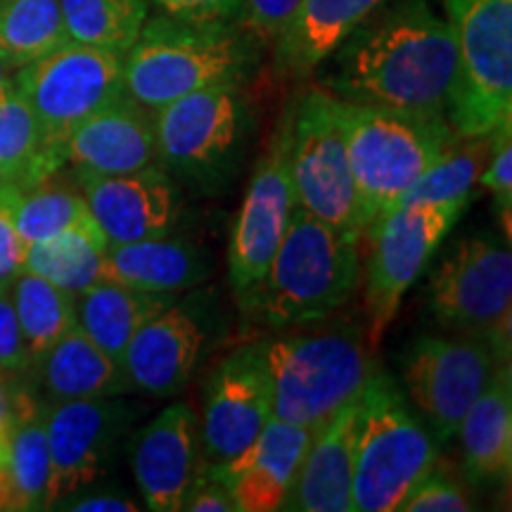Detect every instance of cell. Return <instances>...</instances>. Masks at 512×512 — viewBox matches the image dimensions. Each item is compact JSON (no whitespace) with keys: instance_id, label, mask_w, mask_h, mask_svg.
Listing matches in <instances>:
<instances>
[{"instance_id":"1","label":"cell","mask_w":512,"mask_h":512,"mask_svg":"<svg viewBox=\"0 0 512 512\" xmlns=\"http://www.w3.org/2000/svg\"><path fill=\"white\" fill-rule=\"evenodd\" d=\"M311 76L349 105L446 117L456 79L448 19L437 0H382Z\"/></svg>"},{"instance_id":"2","label":"cell","mask_w":512,"mask_h":512,"mask_svg":"<svg viewBox=\"0 0 512 512\" xmlns=\"http://www.w3.org/2000/svg\"><path fill=\"white\" fill-rule=\"evenodd\" d=\"M330 318L266 339L275 420L320 432L382 370L366 325Z\"/></svg>"},{"instance_id":"3","label":"cell","mask_w":512,"mask_h":512,"mask_svg":"<svg viewBox=\"0 0 512 512\" xmlns=\"http://www.w3.org/2000/svg\"><path fill=\"white\" fill-rule=\"evenodd\" d=\"M256 38L235 19L197 22L159 12L147 17L124 55V91L157 112L183 95L223 83H245L259 67Z\"/></svg>"},{"instance_id":"4","label":"cell","mask_w":512,"mask_h":512,"mask_svg":"<svg viewBox=\"0 0 512 512\" xmlns=\"http://www.w3.org/2000/svg\"><path fill=\"white\" fill-rule=\"evenodd\" d=\"M361 256V238L328 226L297 204L252 316L271 330L335 316L361 287Z\"/></svg>"},{"instance_id":"5","label":"cell","mask_w":512,"mask_h":512,"mask_svg":"<svg viewBox=\"0 0 512 512\" xmlns=\"http://www.w3.org/2000/svg\"><path fill=\"white\" fill-rule=\"evenodd\" d=\"M157 164L192 192L216 197L238 178L252 114L242 83L188 93L152 112Z\"/></svg>"},{"instance_id":"6","label":"cell","mask_w":512,"mask_h":512,"mask_svg":"<svg viewBox=\"0 0 512 512\" xmlns=\"http://www.w3.org/2000/svg\"><path fill=\"white\" fill-rule=\"evenodd\" d=\"M344 138L366 235L458 136L437 114L344 102Z\"/></svg>"},{"instance_id":"7","label":"cell","mask_w":512,"mask_h":512,"mask_svg":"<svg viewBox=\"0 0 512 512\" xmlns=\"http://www.w3.org/2000/svg\"><path fill=\"white\" fill-rule=\"evenodd\" d=\"M439 441L380 370L358 399L351 512H394L439 463Z\"/></svg>"},{"instance_id":"8","label":"cell","mask_w":512,"mask_h":512,"mask_svg":"<svg viewBox=\"0 0 512 512\" xmlns=\"http://www.w3.org/2000/svg\"><path fill=\"white\" fill-rule=\"evenodd\" d=\"M456 46L448 124L458 138L489 136L512 119V0H444Z\"/></svg>"},{"instance_id":"9","label":"cell","mask_w":512,"mask_h":512,"mask_svg":"<svg viewBox=\"0 0 512 512\" xmlns=\"http://www.w3.org/2000/svg\"><path fill=\"white\" fill-rule=\"evenodd\" d=\"M430 311L444 330L482 337L501 361L510 363V242L494 235H470L458 240L432 271Z\"/></svg>"},{"instance_id":"10","label":"cell","mask_w":512,"mask_h":512,"mask_svg":"<svg viewBox=\"0 0 512 512\" xmlns=\"http://www.w3.org/2000/svg\"><path fill=\"white\" fill-rule=\"evenodd\" d=\"M12 88L29 105L55 164L64 143L91 114L124 95V55L69 41L12 74Z\"/></svg>"},{"instance_id":"11","label":"cell","mask_w":512,"mask_h":512,"mask_svg":"<svg viewBox=\"0 0 512 512\" xmlns=\"http://www.w3.org/2000/svg\"><path fill=\"white\" fill-rule=\"evenodd\" d=\"M290 176L299 207L363 242L344 138V102L318 86L290 105Z\"/></svg>"},{"instance_id":"12","label":"cell","mask_w":512,"mask_h":512,"mask_svg":"<svg viewBox=\"0 0 512 512\" xmlns=\"http://www.w3.org/2000/svg\"><path fill=\"white\" fill-rule=\"evenodd\" d=\"M465 209L467 202L401 204L368 226L363 235L368 261L361 280H366V332L375 349L396 318L403 294L427 271Z\"/></svg>"},{"instance_id":"13","label":"cell","mask_w":512,"mask_h":512,"mask_svg":"<svg viewBox=\"0 0 512 512\" xmlns=\"http://www.w3.org/2000/svg\"><path fill=\"white\" fill-rule=\"evenodd\" d=\"M510 366L482 337H418L401 361L403 394L439 444L458 434L460 422L477 396L489 387L498 368Z\"/></svg>"},{"instance_id":"14","label":"cell","mask_w":512,"mask_h":512,"mask_svg":"<svg viewBox=\"0 0 512 512\" xmlns=\"http://www.w3.org/2000/svg\"><path fill=\"white\" fill-rule=\"evenodd\" d=\"M297 207L290 176V107L249 178L228 242V280L240 311L252 316L266 273Z\"/></svg>"},{"instance_id":"15","label":"cell","mask_w":512,"mask_h":512,"mask_svg":"<svg viewBox=\"0 0 512 512\" xmlns=\"http://www.w3.org/2000/svg\"><path fill=\"white\" fill-rule=\"evenodd\" d=\"M145 408L121 396L48 403L50 482L46 510L57 498L105 482Z\"/></svg>"},{"instance_id":"16","label":"cell","mask_w":512,"mask_h":512,"mask_svg":"<svg viewBox=\"0 0 512 512\" xmlns=\"http://www.w3.org/2000/svg\"><path fill=\"white\" fill-rule=\"evenodd\" d=\"M273 418L266 339L233 349L204 384V467H221L252 444Z\"/></svg>"},{"instance_id":"17","label":"cell","mask_w":512,"mask_h":512,"mask_svg":"<svg viewBox=\"0 0 512 512\" xmlns=\"http://www.w3.org/2000/svg\"><path fill=\"white\" fill-rule=\"evenodd\" d=\"M72 178L110 245L159 238L181 223V188L159 164L117 176L72 169Z\"/></svg>"},{"instance_id":"18","label":"cell","mask_w":512,"mask_h":512,"mask_svg":"<svg viewBox=\"0 0 512 512\" xmlns=\"http://www.w3.org/2000/svg\"><path fill=\"white\" fill-rule=\"evenodd\" d=\"M131 470L147 510L178 512L204 472L200 418L188 403H171L128 439Z\"/></svg>"},{"instance_id":"19","label":"cell","mask_w":512,"mask_h":512,"mask_svg":"<svg viewBox=\"0 0 512 512\" xmlns=\"http://www.w3.org/2000/svg\"><path fill=\"white\" fill-rule=\"evenodd\" d=\"M209 342L204 311L176 299L133 335L124 351V366L131 392L150 399L181 394L200 366Z\"/></svg>"},{"instance_id":"20","label":"cell","mask_w":512,"mask_h":512,"mask_svg":"<svg viewBox=\"0 0 512 512\" xmlns=\"http://www.w3.org/2000/svg\"><path fill=\"white\" fill-rule=\"evenodd\" d=\"M316 434L306 427L271 418L264 432L245 451L221 467L204 470L226 484L238 512L283 510Z\"/></svg>"},{"instance_id":"21","label":"cell","mask_w":512,"mask_h":512,"mask_svg":"<svg viewBox=\"0 0 512 512\" xmlns=\"http://www.w3.org/2000/svg\"><path fill=\"white\" fill-rule=\"evenodd\" d=\"M64 164L100 176L157 164L152 112L124 93L74 128L64 143Z\"/></svg>"},{"instance_id":"22","label":"cell","mask_w":512,"mask_h":512,"mask_svg":"<svg viewBox=\"0 0 512 512\" xmlns=\"http://www.w3.org/2000/svg\"><path fill=\"white\" fill-rule=\"evenodd\" d=\"M214 273V259L200 242L185 235L166 233L124 245H110L105 252V280L143 292L181 294L207 283Z\"/></svg>"},{"instance_id":"23","label":"cell","mask_w":512,"mask_h":512,"mask_svg":"<svg viewBox=\"0 0 512 512\" xmlns=\"http://www.w3.org/2000/svg\"><path fill=\"white\" fill-rule=\"evenodd\" d=\"M356 418L358 401L339 411L313 437L283 510L351 512L356 463Z\"/></svg>"},{"instance_id":"24","label":"cell","mask_w":512,"mask_h":512,"mask_svg":"<svg viewBox=\"0 0 512 512\" xmlns=\"http://www.w3.org/2000/svg\"><path fill=\"white\" fill-rule=\"evenodd\" d=\"M380 3L382 0H302L273 43V72L283 79L311 76L339 41Z\"/></svg>"},{"instance_id":"25","label":"cell","mask_w":512,"mask_h":512,"mask_svg":"<svg viewBox=\"0 0 512 512\" xmlns=\"http://www.w3.org/2000/svg\"><path fill=\"white\" fill-rule=\"evenodd\" d=\"M34 373L48 403L131 394L124 366L107 356L79 323L48 349Z\"/></svg>"},{"instance_id":"26","label":"cell","mask_w":512,"mask_h":512,"mask_svg":"<svg viewBox=\"0 0 512 512\" xmlns=\"http://www.w3.org/2000/svg\"><path fill=\"white\" fill-rule=\"evenodd\" d=\"M463 470L472 484L505 482L512 470V377L498 368L458 427Z\"/></svg>"},{"instance_id":"27","label":"cell","mask_w":512,"mask_h":512,"mask_svg":"<svg viewBox=\"0 0 512 512\" xmlns=\"http://www.w3.org/2000/svg\"><path fill=\"white\" fill-rule=\"evenodd\" d=\"M176 299L178 294L143 292L114 280H100L76 297V320L107 356L121 363L133 335Z\"/></svg>"},{"instance_id":"28","label":"cell","mask_w":512,"mask_h":512,"mask_svg":"<svg viewBox=\"0 0 512 512\" xmlns=\"http://www.w3.org/2000/svg\"><path fill=\"white\" fill-rule=\"evenodd\" d=\"M46 408V403L38 401L31 389H24L5 446V465L15 489V510H46L50 482Z\"/></svg>"},{"instance_id":"29","label":"cell","mask_w":512,"mask_h":512,"mask_svg":"<svg viewBox=\"0 0 512 512\" xmlns=\"http://www.w3.org/2000/svg\"><path fill=\"white\" fill-rule=\"evenodd\" d=\"M110 247L102 230H69L55 238L27 245L24 268L60 290L79 297L105 280V252Z\"/></svg>"},{"instance_id":"30","label":"cell","mask_w":512,"mask_h":512,"mask_svg":"<svg viewBox=\"0 0 512 512\" xmlns=\"http://www.w3.org/2000/svg\"><path fill=\"white\" fill-rule=\"evenodd\" d=\"M55 176L17 190L12 216L24 245L50 240L69 230H100L79 185L55 181Z\"/></svg>"},{"instance_id":"31","label":"cell","mask_w":512,"mask_h":512,"mask_svg":"<svg viewBox=\"0 0 512 512\" xmlns=\"http://www.w3.org/2000/svg\"><path fill=\"white\" fill-rule=\"evenodd\" d=\"M69 41L60 0H3L0 5V57L12 72Z\"/></svg>"},{"instance_id":"32","label":"cell","mask_w":512,"mask_h":512,"mask_svg":"<svg viewBox=\"0 0 512 512\" xmlns=\"http://www.w3.org/2000/svg\"><path fill=\"white\" fill-rule=\"evenodd\" d=\"M10 297L15 304L31 363L36 368V363L48 354V349L79 323L76 320V297L27 268L10 285Z\"/></svg>"},{"instance_id":"33","label":"cell","mask_w":512,"mask_h":512,"mask_svg":"<svg viewBox=\"0 0 512 512\" xmlns=\"http://www.w3.org/2000/svg\"><path fill=\"white\" fill-rule=\"evenodd\" d=\"M491 152V133L477 138H456L448 150L434 162L411 188L399 197L401 204H439V202H472L486 159ZM392 207V209H394Z\"/></svg>"},{"instance_id":"34","label":"cell","mask_w":512,"mask_h":512,"mask_svg":"<svg viewBox=\"0 0 512 512\" xmlns=\"http://www.w3.org/2000/svg\"><path fill=\"white\" fill-rule=\"evenodd\" d=\"M0 166L17 188H29L62 171L43 143L34 112L15 88L0 95Z\"/></svg>"},{"instance_id":"35","label":"cell","mask_w":512,"mask_h":512,"mask_svg":"<svg viewBox=\"0 0 512 512\" xmlns=\"http://www.w3.org/2000/svg\"><path fill=\"white\" fill-rule=\"evenodd\" d=\"M150 0H60L69 38L126 55L147 19Z\"/></svg>"},{"instance_id":"36","label":"cell","mask_w":512,"mask_h":512,"mask_svg":"<svg viewBox=\"0 0 512 512\" xmlns=\"http://www.w3.org/2000/svg\"><path fill=\"white\" fill-rule=\"evenodd\" d=\"M479 185L494 195V209L503 223V238L510 242L512 219V119L491 131V152L479 176Z\"/></svg>"},{"instance_id":"37","label":"cell","mask_w":512,"mask_h":512,"mask_svg":"<svg viewBox=\"0 0 512 512\" xmlns=\"http://www.w3.org/2000/svg\"><path fill=\"white\" fill-rule=\"evenodd\" d=\"M472 508L475 505L465 491L444 475L439 465H434L399 505L401 512H463Z\"/></svg>"},{"instance_id":"38","label":"cell","mask_w":512,"mask_h":512,"mask_svg":"<svg viewBox=\"0 0 512 512\" xmlns=\"http://www.w3.org/2000/svg\"><path fill=\"white\" fill-rule=\"evenodd\" d=\"M302 0H240L235 22L256 38L261 48H273L287 22L297 12Z\"/></svg>"},{"instance_id":"39","label":"cell","mask_w":512,"mask_h":512,"mask_svg":"<svg viewBox=\"0 0 512 512\" xmlns=\"http://www.w3.org/2000/svg\"><path fill=\"white\" fill-rule=\"evenodd\" d=\"M17 190V185H5L0 190V290H10L17 275L24 271V254H27V245L19 238L12 216Z\"/></svg>"},{"instance_id":"40","label":"cell","mask_w":512,"mask_h":512,"mask_svg":"<svg viewBox=\"0 0 512 512\" xmlns=\"http://www.w3.org/2000/svg\"><path fill=\"white\" fill-rule=\"evenodd\" d=\"M0 370L17 377L34 373V363H31L27 342L19 328L10 290H0Z\"/></svg>"},{"instance_id":"41","label":"cell","mask_w":512,"mask_h":512,"mask_svg":"<svg viewBox=\"0 0 512 512\" xmlns=\"http://www.w3.org/2000/svg\"><path fill=\"white\" fill-rule=\"evenodd\" d=\"M140 505L128 491L112 484H91L67 494L50 505L48 510H69V512H138Z\"/></svg>"},{"instance_id":"42","label":"cell","mask_w":512,"mask_h":512,"mask_svg":"<svg viewBox=\"0 0 512 512\" xmlns=\"http://www.w3.org/2000/svg\"><path fill=\"white\" fill-rule=\"evenodd\" d=\"M181 512H238L233 496L226 489V484L207 470L192 482L188 494L181 501Z\"/></svg>"},{"instance_id":"43","label":"cell","mask_w":512,"mask_h":512,"mask_svg":"<svg viewBox=\"0 0 512 512\" xmlns=\"http://www.w3.org/2000/svg\"><path fill=\"white\" fill-rule=\"evenodd\" d=\"M166 15L197 19V22H226L235 19L240 0H150Z\"/></svg>"},{"instance_id":"44","label":"cell","mask_w":512,"mask_h":512,"mask_svg":"<svg viewBox=\"0 0 512 512\" xmlns=\"http://www.w3.org/2000/svg\"><path fill=\"white\" fill-rule=\"evenodd\" d=\"M24 377L3 373L0 370V446H8L12 425H15L19 399L24 394Z\"/></svg>"},{"instance_id":"45","label":"cell","mask_w":512,"mask_h":512,"mask_svg":"<svg viewBox=\"0 0 512 512\" xmlns=\"http://www.w3.org/2000/svg\"><path fill=\"white\" fill-rule=\"evenodd\" d=\"M0 510H15V489L5 458H0Z\"/></svg>"},{"instance_id":"46","label":"cell","mask_w":512,"mask_h":512,"mask_svg":"<svg viewBox=\"0 0 512 512\" xmlns=\"http://www.w3.org/2000/svg\"><path fill=\"white\" fill-rule=\"evenodd\" d=\"M12 74L15 72H12L8 64L3 62V57H0V95L12 91Z\"/></svg>"},{"instance_id":"47","label":"cell","mask_w":512,"mask_h":512,"mask_svg":"<svg viewBox=\"0 0 512 512\" xmlns=\"http://www.w3.org/2000/svg\"><path fill=\"white\" fill-rule=\"evenodd\" d=\"M5 185H15V183H12V181H10V176H8V174H5V171H3V166H0V190H3V188H5Z\"/></svg>"},{"instance_id":"48","label":"cell","mask_w":512,"mask_h":512,"mask_svg":"<svg viewBox=\"0 0 512 512\" xmlns=\"http://www.w3.org/2000/svg\"><path fill=\"white\" fill-rule=\"evenodd\" d=\"M0 458H5V448L3 446H0Z\"/></svg>"},{"instance_id":"49","label":"cell","mask_w":512,"mask_h":512,"mask_svg":"<svg viewBox=\"0 0 512 512\" xmlns=\"http://www.w3.org/2000/svg\"><path fill=\"white\" fill-rule=\"evenodd\" d=\"M0 5H3V0H0Z\"/></svg>"}]
</instances>
